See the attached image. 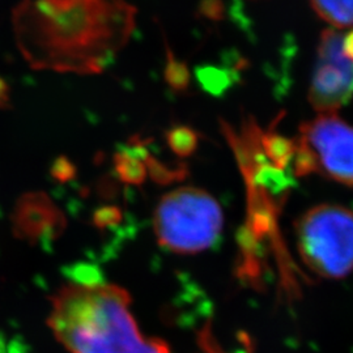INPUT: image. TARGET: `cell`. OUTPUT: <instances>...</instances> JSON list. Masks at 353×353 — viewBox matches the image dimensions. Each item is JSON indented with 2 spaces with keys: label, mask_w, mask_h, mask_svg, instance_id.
<instances>
[{
  "label": "cell",
  "mask_w": 353,
  "mask_h": 353,
  "mask_svg": "<svg viewBox=\"0 0 353 353\" xmlns=\"http://www.w3.org/2000/svg\"><path fill=\"white\" fill-rule=\"evenodd\" d=\"M137 12L123 1H23L13 8V32L33 70L99 75L130 41Z\"/></svg>",
  "instance_id": "obj_1"
},
{
  "label": "cell",
  "mask_w": 353,
  "mask_h": 353,
  "mask_svg": "<svg viewBox=\"0 0 353 353\" xmlns=\"http://www.w3.org/2000/svg\"><path fill=\"white\" fill-rule=\"evenodd\" d=\"M51 303L49 326L70 353H169L164 341L140 332L118 285L71 283Z\"/></svg>",
  "instance_id": "obj_2"
},
{
  "label": "cell",
  "mask_w": 353,
  "mask_h": 353,
  "mask_svg": "<svg viewBox=\"0 0 353 353\" xmlns=\"http://www.w3.org/2000/svg\"><path fill=\"white\" fill-rule=\"evenodd\" d=\"M224 224L220 204L196 188H179L165 194L153 216L157 242L169 252L191 255L210 249Z\"/></svg>",
  "instance_id": "obj_3"
},
{
  "label": "cell",
  "mask_w": 353,
  "mask_h": 353,
  "mask_svg": "<svg viewBox=\"0 0 353 353\" xmlns=\"http://www.w3.org/2000/svg\"><path fill=\"white\" fill-rule=\"evenodd\" d=\"M296 239L303 263L326 279L353 271V212L336 204H319L296 221Z\"/></svg>",
  "instance_id": "obj_4"
},
{
  "label": "cell",
  "mask_w": 353,
  "mask_h": 353,
  "mask_svg": "<svg viewBox=\"0 0 353 353\" xmlns=\"http://www.w3.org/2000/svg\"><path fill=\"white\" fill-rule=\"evenodd\" d=\"M297 147L313 173L353 186V127L335 114H322L300 127Z\"/></svg>",
  "instance_id": "obj_5"
},
{
  "label": "cell",
  "mask_w": 353,
  "mask_h": 353,
  "mask_svg": "<svg viewBox=\"0 0 353 353\" xmlns=\"http://www.w3.org/2000/svg\"><path fill=\"white\" fill-rule=\"evenodd\" d=\"M343 36L325 30L316 49L309 101L322 114H332L353 97V63L343 51Z\"/></svg>",
  "instance_id": "obj_6"
},
{
  "label": "cell",
  "mask_w": 353,
  "mask_h": 353,
  "mask_svg": "<svg viewBox=\"0 0 353 353\" xmlns=\"http://www.w3.org/2000/svg\"><path fill=\"white\" fill-rule=\"evenodd\" d=\"M67 227L61 208L42 191L23 194L13 208L12 232L16 239L36 245L57 241Z\"/></svg>",
  "instance_id": "obj_7"
},
{
  "label": "cell",
  "mask_w": 353,
  "mask_h": 353,
  "mask_svg": "<svg viewBox=\"0 0 353 353\" xmlns=\"http://www.w3.org/2000/svg\"><path fill=\"white\" fill-rule=\"evenodd\" d=\"M265 159L275 168L284 170L293 163L296 153V141L280 137L278 134H263L261 138Z\"/></svg>",
  "instance_id": "obj_8"
},
{
  "label": "cell",
  "mask_w": 353,
  "mask_h": 353,
  "mask_svg": "<svg viewBox=\"0 0 353 353\" xmlns=\"http://www.w3.org/2000/svg\"><path fill=\"white\" fill-rule=\"evenodd\" d=\"M313 11L336 28L353 26V1H312Z\"/></svg>",
  "instance_id": "obj_9"
},
{
  "label": "cell",
  "mask_w": 353,
  "mask_h": 353,
  "mask_svg": "<svg viewBox=\"0 0 353 353\" xmlns=\"http://www.w3.org/2000/svg\"><path fill=\"white\" fill-rule=\"evenodd\" d=\"M114 169L118 176L128 185L140 186L147 179V166L139 159L128 154L127 152H117L114 154Z\"/></svg>",
  "instance_id": "obj_10"
},
{
  "label": "cell",
  "mask_w": 353,
  "mask_h": 353,
  "mask_svg": "<svg viewBox=\"0 0 353 353\" xmlns=\"http://www.w3.org/2000/svg\"><path fill=\"white\" fill-rule=\"evenodd\" d=\"M165 49H166V65H165L164 77L166 84L174 92H185L189 88V68L185 62L178 61L173 50L169 46L166 37L164 38Z\"/></svg>",
  "instance_id": "obj_11"
},
{
  "label": "cell",
  "mask_w": 353,
  "mask_h": 353,
  "mask_svg": "<svg viewBox=\"0 0 353 353\" xmlns=\"http://www.w3.org/2000/svg\"><path fill=\"white\" fill-rule=\"evenodd\" d=\"M166 143L178 157H190L198 148L199 137L188 126H174L166 131Z\"/></svg>",
  "instance_id": "obj_12"
},
{
  "label": "cell",
  "mask_w": 353,
  "mask_h": 353,
  "mask_svg": "<svg viewBox=\"0 0 353 353\" xmlns=\"http://www.w3.org/2000/svg\"><path fill=\"white\" fill-rule=\"evenodd\" d=\"M196 77L203 89L214 96H220L232 84V75L212 65H203L196 70Z\"/></svg>",
  "instance_id": "obj_13"
},
{
  "label": "cell",
  "mask_w": 353,
  "mask_h": 353,
  "mask_svg": "<svg viewBox=\"0 0 353 353\" xmlns=\"http://www.w3.org/2000/svg\"><path fill=\"white\" fill-rule=\"evenodd\" d=\"M144 165L147 166V172L151 176L152 179L160 185H170L176 181H181L188 176V168L182 165L181 168L170 169L160 163L157 159H154L151 153H148L144 160Z\"/></svg>",
  "instance_id": "obj_14"
},
{
  "label": "cell",
  "mask_w": 353,
  "mask_h": 353,
  "mask_svg": "<svg viewBox=\"0 0 353 353\" xmlns=\"http://www.w3.org/2000/svg\"><path fill=\"white\" fill-rule=\"evenodd\" d=\"M123 221V212L117 205H103L94 211L92 223L97 229L105 230L108 228L117 227Z\"/></svg>",
  "instance_id": "obj_15"
},
{
  "label": "cell",
  "mask_w": 353,
  "mask_h": 353,
  "mask_svg": "<svg viewBox=\"0 0 353 353\" xmlns=\"http://www.w3.org/2000/svg\"><path fill=\"white\" fill-rule=\"evenodd\" d=\"M70 276L72 283L80 285H97L102 283L101 272L94 265L85 263L72 267Z\"/></svg>",
  "instance_id": "obj_16"
},
{
  "label": "cell",
  "mask_w": 353,
  "mask_h": 353,
  "mask_svg": "<svg viewBox=\"0 0 353 353\" xmlns=\"http://www.w3.org/2000/svg\"><path fill=\"white\" fill-rule=\"evenodd\" d=\"M76 173L77 170L75 165L65 156H58L51 165V176L59 183H67L72 181L76 176Z\"/></svg>",
  "instance_id": "obj_17"
},
{
  "label": "cell",
  "mask_w": 353,
  "mask_h": 353,
  "mask_svg": "<svg viewBox=\"0 0 353 353\" xmlns=\"http://www.w3.org/2000/svg\"><path fill=\"white\" fill-rule=\"evenodd\" d=\"M198 13L208 20L220 21L224 17V6L220 1H203L199 4Z\"/></svg>",
  "instance_id": "obj_18"
},
{
  "label": "cell",
  "mask_w": 353,
  "mask_h": 353,
  "mask_svg": "<svg viewBox=\"0 0 353 353\" xmlns=\"http://www.w3.org/2000/svg\"><path fill=\"white\" fill-rule=\"evenodd\" d=\"M11 108V90L8 83L0 77V109Z\"/></svg>",
  "instance_id": "obj_19"
},
{
  "label": "cell",
  "mask_w": 353,
  "mask_h": 353,
  "mask_svg": "<svg viewBox=\"0 0 353 353\" xmlns=\"http://www.w3.org/2000/svg\"><path fill=\"white\" fill-rule=\"evenodd\" d=\"M343 51L345 57L353 63V32L343 38Z\"/></svg>",
  "instance_id": "obj_20"
},
{
  "label": "cell",
  "mask_w": 353,
  "mask_h": 353,
  "mask_svg": "<svg viewBox=\"0 0 353 353\" xmlns=\"http://www.w3.org/2000/svg\"><path fill=\"white\" fill-rule=\"evenodd\" d=\"M8 353H19L17 352V351H16V350H14V348H11V350H10V352Z\"/></svg>",
  "instance_id": "obj_21"
}]
</instances>
